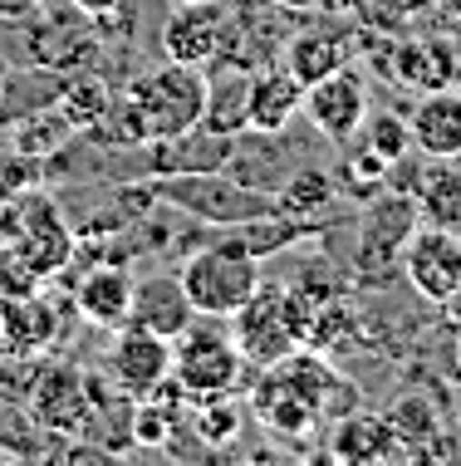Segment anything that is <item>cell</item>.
<instances>
[{
  "label": "cell",
  "mask_w": 461,
  "mask_h": 466,
  "mask_svg": "<svg viewBox=\"0 0 461 466\" xmlns=\"http://www.w3.org/2000/svg\"><path fill=\"white\" fill-rule=\"evenodd\" d=\"M364 147H373L383 162H403L407 157V147H413V128H407V113H373L368 108V118H364Z\"/></svg>",
  "instance_id": "cell-26"
},
{
  "label": "cell",
  "mask_w": 461,
  "mask_h": 466,
  "mask_svg": "<svg viewBox=\"0 0 461 466\" xmlns=\"http://www.w3.org/2000/svg\"><path fill=\"white\" fill-rule=\"evenodd\" d=\"M108 104H114V94H108V84L98 74H74V79L59 84V113L69 118L74 133H94L104 123Z\"/></svg>",
  "instance_id": "cell-24"
},
{
  "label": "cell",
  "mask_w": 461,
  "mask_h": 466,
  "mask_svg": "<svg viewBox=\"0 0 461 466\" xmlns=\"http://www.w3.org/2000/svg\"><path fill=\"white\" fill-rule=\"evenodd\" d=\"M329 457L368 466V461H393L403 457L397 447V432L388 422V412H348V418H334V437H329Z\"/></svg>",
  "instance_id": "cell-16"
},
{
  "label": "cell",
  "mask_w": 461,
  "mask_h": 466,
  "mask_svg": "<svg viewBox=\"0 0 461 466\" xmlns=\"http://www.w3.org/2000/svg\"><path fill=\"white\" fill-rule=\"evenodd\" d=\"M186 285V299H192L196 314H211V319H231L236 309L260 289V260L246 256L236 241H211L196 256H186V266L177 270Z\"/></svg>",
  "instance_id": "cell-3"
},
{
  "label": "cell",
  "mask_w": 461,
  "mask_h": 466,
  "mask_svg": "<svg viewBox=\"0 0 461 466\" xmlns=\"http://www.w3.org/2000/svg\"><path fill=\"white\" fill-rule=\"evenodd\" d=\"M388 422H393V432H397L403 457H432V451H442L446 418H442V408H437L427 393H407V398L388 412Z\"/></svg>",
  "instance_id": "cell-21"
},
{
  "label": "cell",
  "mask_w": 461,
  "mask_h": 466,
  "mask_svg": "<svg viewBox=\"0 0 461 466\" xmlns=\"http://www.w3.org/2000/svg\"><path fill=\"white\" fill-rule=\"evenodd\" d=\"M226 20H231L226 0H186V5H172L167 25H162V49H167V59L206 69L211 59L221 55Z\"/></svg>",
  "instance_id": "cell-9"
},
{
  "label": "cell",
  "mask_w": 461,
  "mask_h": 466,
  "mask_svg": "<svg viewBox=\"0 0 461 466\" xmlns=\"http://www.w3.org/2000/svg\"><path fill=\"white\" fill-rule=\"evenodd\" d=\"M59 329H65L59 309L49 305V299H40L35 289L5 295V305H0V349H15V354H45V349L59 339Z\"/></svg>",
  "instance_id": "cell-14"
},
{
  "label": "cell",
  "mask_w": 461,
  "mask_h": 466,
  "mask_svg": "<svg viewBox=\"0 0 461 466\" xmlns=\"http://www.w3.org/2000/svg\"><path fill=\"white\" fill-rule=\"evenodd\" d=\"M172 373V339H162L138 324H118L108 344V378L128 398H147L162 378Z\"/></svg>",
  "instance_id": "cell-7"
},
{
  "label": "cell",
  "mask_w": 461,
  "mask_h": 466,
  "mask_svg": "<svg viewBox=\"0 0 461 466\" xmlns=\"http://www.w3.org/2000/svg\"><path fill=\"white\" fill-rule=\"evenodd\" d=\"M305 118L329 143H354L368 118V79L354 65H344L315 84H305Z\"/></svg>",
  "instance_id": "cell-6"
},
{
  "label": "cell",
  "mask_w": 461,
  "mask_h": 466,
  "mask_svg": "<svg viewBox=\"0 0 461 466\" xmlns=\"http://www.w3.org/2000/svg\"><path fill=\"white\" fill-rule=\"evenodd\" d=\"M186 418H192V432L202 437V442L211 447H226L236 432H241V402H236V393L226 398H202V402H186Z\"/></svg>",
  "instance_id": "cell-25"
},
{
  "label": "cell",
  "mask_w": 461,
  "mask_h": 466,
  "mask_svg": "<svg viewBox=\"0 0 461 466\" xmlns=\"http://www.w3.org/2000/svg\"><path fill=\"white\" fill-rule=\"evenodd\" d=\"M147 192H153L157 207H172L182 217L202 221V226H241L256 217H270L276 211V197L260 192V187H246L231 172H177V177H147Z\"/></svg>",
  "instance_id": "cell-1"
},
{
  "label": "cell",
  "mask_w": 461,
  "mask_h": 466,
  "mask_svg": "<svg viewBox=\"0 0 461 466\" xmlns=\"http://www.w3.org/2000/svg\"><path fill=\"white\" fill-rule=\"evenodd\" d=\"M167 5H186V0H167Z\"/></svg>",
  "instance_id": "cell-32"
},
{
  "label": "cell",
  "mask_w": 461,
  "mask_h": 466,
  "mask_svg": "<svg viewBox=\"0 0 461 466\" xmlns=\"http://www.w3.org/2000/svg\"><path fill=\"white\" fill-rule=\"evenodd\" d=\"M442 309H446V319H456V329H461V285L442 299Z\"/></svg>",
  "instance_id": "cell-30"
},
{
  "label": "cell",
  "mask_w": 461,
  "mask_h": 466,
  "mask_svg": "<svg viewBox=\"0 0 461 466\" xmlns=\"http://www.w3.org/2000/svg\"><path fill=\"white\" fill-rule=\"evenodd\" d=\"M25 402L35 408L55 437H84V427L94 418V393H89V373L74 363H40Z\"/></svg>",
  "instance_id": "cell-5"
},
{
  "label": "cell",
  "mask_w": 461,
  "mask_h": 466,
  "mask_svg": "<svg viewBox=\"0 0 461 466\" xmlns=\"http://www.w3.org/2000/svg\"><path fill=\"white\" fill-rule=\"evenodd\" d=\"M456 373H461V334H456Z\"/></svg>",
  "instance_id": "cell-31"
},
{
  "label": "cell",
  "mask_w": 461,
  "mask_h": 466,
  "mask_svg": "<svg viewBox=\"0 0 461 466\" xmlns=\"http://www.w3.org/2000/svg\"><path fill=\"white\" fill-rule=\"evenodd\" d=\"M417 217H422V207H417V201H407V197H383V201H373L368 217H364V256H373V260H397V256H403V246L413 241Z\"/></svg>",
  "instance_id": "cell-18"
},
{
  "label": "cell",
  "mask_w": 461,
  "mask_h": 466,
  "mask_svg": "<svg viewBox=\"0 0 461 466\" xmlns=\"http://www.w3.org/2000/svg\"><path fill=\"white\" fill-rule=\"evenodd\" d=\"M329 201H334V177L324 167H300V172H290V177L276 187V211L280 217L315 221Z\"/></svg>",
  "instance_id": "cell-23"
},
{
  "label": "cell",
  "mask_w": 461,
  "mask_h": 466,
  "mask_svg": "<svg viewBox=\"0 0 461 466\" xmlns=\"http://www.w3.org/2000/svg\"><path fill=\"white\" fill-rule=\"evenodd\" d=\"M15 260L25 266L30 280H45V275H55L59 266H69L74 256V231L65 226L55 201L45 197H30L20 207V231H15Z\"/></svg>",
  "instance_id": "cell-8"
},
{
  "label": "cell",
  "mask_w": 461,
  "mask_h": 466,
  "mask_svg": "<svg viewBox=\"0 0 461 466\" xmlns=\"http://www.w3.org/2000/svg\"><path fill=\"white\" fill-rule=\"evenodd\" d=\"M128 305H133V275L123 266H94L74 285V314L94 329L114 334L118 324H128Z\"/></svg>",
  "instance_id": "cell-15"
},
{
  "label": "cell",
  "mask_w": 461,
  "mask_h": 466,
  "mask_svg": "<svg viewBox=\"0 0 461 466\" xmlns=\"http://www.w3.org/2000/svg\"><path fill=\"white\" fill-rule=\"evenodd\" d=\"M348 55H354L348 35H339V30H300V35L285 40V59H280V65L290 69L300 84H315V79H324V74L344 69Z\"/></svg>",
  "instance_id": "cell-20"
},
{
  "label": "cell",
  "mask_w": 461,
  "mask_h": 466,
  "mask_svg": "<svg viewBox=\"0 0 461 466\" xmlns=\"http://www.w3.org/2000/svg\"><path fill=\"white\" fill-rule=\"evenodd\" d=\"M123 5V0H74V10H84V15H114V10Z\"/></svg>",
  "instance_id": "cell-28"
},
{
  "label": "cell",
  "mask_w": 461,
  "mask_h": 466,
  "mask_svg": "<svg viewBox=\"0 0 461 466\" xmlns=\"http://www.w3.org/2000/svg\"><path fill=\"white\" fill-rule=\"evenodd\" d=\"M246 104H251V69L206 65V113L202 123L216 133H246Z\"/></svg>",
  "instance_id": "cell-19"
},
{
  "label": "cell",
  "mask_w": 461,
  "mask_h": 466,
  "mask_svg": "<svg viewBox=\"0 0 461 466\" xmlns=\"http://www.w3.org/2000/svg\"><path fill=\"white\" fill-rule=\"evenodd\" d=\"M295 113H305V84L285 65L251 69V104H246V133H285Z\"/></svg>",
  "instance_id": "cell-13"
},
{
  "label": "cell",
  "mask_w": 461,
  "mask_h": 466,
  "mask_svg": "<svg viewBox=\"0 0 461 466\" xmlns=\"http://www.w3.org/2000/svg\"><path fill=\"white\" fill-rule=\"evenodd\" d=\"M251 412L276 437H305V432H315V427H324V418L285 383L276 369H260V388L251 393Z\"/></svg>",
  "instance_id": "cell-17"
},
{
  "label": "cell",
  "mask_w": 461,
  "mask_h": 466,
  "mask_svg": "<svg viewBox=\"0 0 461 466\" xmlns=\"http://www.w3.org/2000/svg\"><path fill=\"white\" fill-rule=\"evenodd\" d=\"M196 319L192 299H186V285L182 275H147V280H133V305H128V324H138V329H153L162 339H177L186 324Z\"/></svg>",
  "instance_id": "cell-11"
},
{
  "label": "cell",
  "mask_w": 461,
  "mask_h": 466,
  "mask_svg": "<svg viewBox=\"0 0 461 466\" xmlns=\"http://www.w3.org/2000/svg\"><path fill=\"white\" fill-rule=\"evenodd\" d=\"M40 15V0H0V30H20Z\"/></svg>",
  "instance_id": "cell-27"
},
{
  "label": "cell",
  "mask_w": 461,
  "mask_h": 466,
  "mask_svg": "<svg viewBox=\"0 0 461 466\" xmlns=\"http://www.w3.org/2000/svg\"><path fill=\"white\" fill-rule=\"evenodd\" d=\"M55 451V432L35 418V408L15 393H0V457H20V461H35V457H49Z\"/></svg>",
  "instance_id": "cell-22"
},
{
  "label": "cell",
  "mask_w": 461,
  "mask_h": 466,
  "mask_svg": "<svg viewBox=\"0 0 461 466\" xmlns=\"http://www.w3.org/2000/svg\"><path fill=\"white\" fill-rule=\"evenodd\" d=\"M241 373H246L241 349H236L231 329H221V319H211V314H196V319L172 339V383L182 388L186 402L236 393V388H241Z\"/></svg>",
  "instance_id": "cell-2"
},
{
  "label": "cell",
  "mask_w": 461,
  "mask_h": 466,
  "mask_svg": "<svg viewBox=\"0 0 461 466\" xmlns=\"http://www.w3.org/2000/svg\"><path fill=\"white\" fill-rule=\"evenodd\" d=\"M260 5H270V10H315L319 0H260Z\"/></svg>",
  "instance_id": "cell-29"
},
{
  "label": "cell",
  "mask_w": 461,
  "mask_h": 466,
  "mask_svg": "<svg viewBox=\"0 0 461 466\" xmlns=\"http://www.w3.org/2000/svg\"><path fill=\"white\" fill-rule=\"evenodd\" d=\"M231 339H236V349H241V359L251 363V369H270V363H280L285 354H295V349L305 344L295 289L260 280L256 295L231 314Z\"/></svg>",
  "instance_id": "cell-4"
},
{
  "label": "cell",
  "mask_w": 461,
  "mask_h": 466,
  "mask_svg": "<svg viewBox=\"0 0 461 466\" xmlns=\"http://www.w3.org/2000/svg\"><path fill=\"white\" fill-rule=\"evenodd\" d=\"M236 153V137L216 133L206 123L186 128L177 137H157L143 143V177H177V172H226Z\"/></svg>",
  "instance_id": "cell-10"
},
{
  "label": "cell",
  "mask_w": 461,
  "mask_h": 466,
  "mask_svg": "<svg viewBox=\"0 0 461 466\" xmlns=\"http://www.w3.org/2000/svg\"><path fill=\"white\" fill-rule=\"evenodd\" d=\"M407 128L427 162H461V94L427 89L407 113Z\"/></svg>",
  "instance_id": "cell-12"
}]
</instances>
